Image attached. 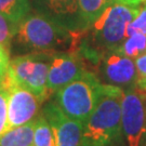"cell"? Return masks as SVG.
Segmentation results:
<instances>
[{
	"label": "cell",
	"instance_id": "cell-1",
	"mask_svg": "<svg viewBox=\"0 0 146 146\" xmlns=\"http://www.w3.org/2000/svg\"><path fill=\"white\" fill-rule=\"evenodd\" d=\"M141 7L111 3L82 33L78 51L84 60L95 65L101 56L116 50L127 39V29Z\"/></svg>",
	"mask_w": 146,
	"mask_h": 146
},
{
	"label": "cell",
	"instance_id": "cell-2",
	"mask_svg": "<svg viewBox=\"0 0 146 146\" xmlns=\"http://www.w3.org/2000/svg\"><path fill=\"white\" fill-rule=\"evenodd\" d=\"M82 33L69 31L38 12L29 13L20 22L10 49L15 48L24 54L77 51Z\"/></svg>",
	"mask_w": 146,
	"mask_h": 146
},
{
	"label": "cell",
	"instance_id": "cell-3",
	"mask_svg": "<svg viewBox=\"0 0 146 146\" xmlns=\"http://www.w3.org/2000/svg\"><path fill=\"white\" fill-rule=\"evenodd\" d=\"M120 88L103 84L98 104L84 123L81 146H119L123 141Z\"/></svg>",
	"mask_w": 146,
	"mask_h": 146
},
{
	"label": "cell",
	"instance_id": "cell-4",
	"mask_svg": "<svg viewBox=\"0 0 146 146\" xmlns=\"http://www.w3.org/2000/svg\"><path fill=\"white\" fill-rule=\"evenodd\" d=\"M103 84L91 70H84L77 79L54 93V102L72 119L84 125L98 104Z\"/></svg>",
	"mask_w": 146,
	"mask_h": 146
},
{
	"label": "cell",
	"instance_id": "cell-5",
	"mask_svg": "<svg viewBox=\"0 0 146 146\" xmlns=\"http://www.w3.org/2000/svg\"><path fill=\"white\" fill-rule=\"evenodd\" d=\"M52 52H31L10 60L7 79L29 90L41 101L49 95L47 89L48 73Z\"/></svg>",
	"mask_w": 146,
	"mask_h": 146
},
{
	"label": "cell",
	"instance_id": "cell-6",
	"mask_svg": "<svg viewBox=\"0 0 146 146\" xmlns=\"http://www.w3.org/2000/svg\"><path fill=\"white\" fill-rule=\"evenodd\" d=\"M121 127L127 146L146 143V95L136 88L123 91L121 101Z\"/></svg>",
	"mask_w": 146,
	"mask_h": 146
},
{
	"label": "cell",
	"instance_id": "cell-7",
	"mask_svg": "<svg viewBox=\"0 0 146 146\" xmlns=\"http://www.w3.org/2000/svg\"><path fill=\"white\" fill-rule=\"evenodd\" d=\"M95 66L98 68L95 75L103 84L114 86L122 91L135 88L137 73L134 58L113 50L104 53Z\"/></svg>",
	"mask_w": 146,
	"mask_h": 146
},
{
	"label": "cell",
	"instance_id": "cell-8",
	"mask_svg": "<svg viewBox=\"0 0 146 146\" xmlns=\"http://www.w3.org/2000/svg\"><path fill=\"white\" fill-rule=\"evenodd\" d=\"M5 84L8 90V121L5 130L7 132L36 119L43 101L29 90L10 82L7 77Z\"/></svg>",
	"mask_w": 146,
	"mask_h": 146
},
{
	"label": "cell",
	"instance_id": "cell-9",
	"mask_svg": "<svg viewBox=\"0 0 146 146\" xmlns=\"http://www.w3.org/2000/svg\"><path fill=\"white\" fill-rule=\"evenodd\" d=\"M84 60L78 51L52 52L47 80L48 93H55L87 70Z\"/></svg>",
	"mask_w": 146,
	"mask_h": 146
},
{
	"label": "cell",
	"instance_id": "cell-10",
	"mask_svg": "<svg viewBox=\"0 0 146 146\" xmlns=\"http://www.w3.org/2000/svg\"><path fill=\"white\" fill-rule=\"evenodd\" d=\"M41 114L50 123L56 146H81L84 125L72 119L54 101L47 102Z\"/></svg>",
	"mask_w": 146,
	"mask_h": 146
},
{
	"label": "cell",
	"instance_id": "cell-11",
	"mask_svg": "<svg viewBox=\"0 0 146 146\" xmlns=\"http://www.w3.org/2000/svg\"><path fill=\"white\" fill-rule=\"evenodd\" d=\"M36 12L51 19L69 31L82 33L78 0H31Z\"/></svg>",
	"mask_w": 146,
	"mask_h": 146
},
{
	"label": "cell",
	"instance_id": "cell-12",
	"mask_svg": "<svg viewBox=\"0 0 146 146\" xmlns=\"http://www.w3.org/2000/svg\"><path fill=\"white\" fill-rule=\"evenodd\" d=\"M35 120L1 134L0 146H33Z\"/></svg>",
	"mask_w": 146,
	"mask_h": 146
},
{
	"label": "cell",
	"instance_id": "cell-13",
	"mask_svg": "<svg viewBox=\"0 0 146 146\" xmlns=\"http://www.w3.org/2000/svg\"><path fill=\"white\" fill-rule=\"evenodd\" d=\"M111 3L113 0H78L79 15L82 23L84 31Z\"/></svg>",
	"mask_w": 146,
	"mask_h": 146
},
{
	"label": "cell",
	"instance_id": "cell-14",
	"mask_svg": "<svg viewBox=\"0 0 146 146\" xmlns=\"http://www.w3.org/2000/svg\"><path fill=\"white\" fill-rule=\"evenodd\" d=\"M31 10V0H0V13L20 24Z\"/></svg>",
	"mask_w": 146,
	"mask_h": 146
},
{
	"label": "cell",
	"instance_id": "cell-15",
	"mask_svg": "<svg viewBox=\"0 0 146 146\" xmlns=\"http://www.w3.org/2000/svg\"><path fill=\"white\" fill-rule=\"evenodd\" d=\"M33 146H56L52 128L42 114L37 116L35 120Z\"/></svg>",
	"mask_w": 146,
	"mask_h": 146
},
{
	"label": "cell",
	"instance_id": "cell-16",
	"mask_svg": "<svg viewBox=\"0 0 146 146\" xmlns=\"http://www.w3.org/2000/svg\"><path fill=\"white\" fill-rule=\"evenodd\" d=\"M117 50L132 58L140 56L146 52V33L129 36Z\"/></svg>",
	"mask_w": 146,
	"mask_h": 146
},
{
	"label": "cell",
	"instance_id": "cell-17",
	"mask_svg": "<svg viewBox=\"0 0 146 146\" xmlns=\"http://www.w3.org/2000/svg\"><path fill=\"white\" fill-rule=\"evenodd\" d=\"M19 24L0 13V44L5 46L9 51L13 38L15 37Z\"/></svg>",
	"mask_w": 146,
	"mask_h": 146
},
{
	"label": "cell",
	"instance_id": "cell-18",
	"mask_svg": "<svg viewBox=\"0 0 146 146\" xmlns=\"http://www.w3.org/2000/svg\"><path fill=\"white\" fill-rule=\"evenodd\" d=\"M7 121H8V90L3 79L0 80V135L5 133Z\"/></svg>",
	"mask_w": 146,
	"mask_h": 146
},
{
	"label": "cell",
	"instance_id": "cell-19",
	"mask_svg": "<svg viewBox=\"0 0 146 146\" xmlns=\"http://www.w3.org/2000/svg\"><path fill=\"white\" fill-rule=\"evenodd\" d=\"M134 61H135L136 73H137L135 88L139 91H143L146 88V52L134 58Z\"/></svg>",
	"mask_w": 146,
	"mask_h": 146
},
{
	"label": "cell",
	"instance_id": "cell-20",
	"mask_svg": "<svg viewBox=\"0 0 146 146\" xmlns=\"http://www.w3.org/2000/svg\"><path fill=\"white\" fill-rule=\"evenodd\" d=\"M10 53H0V80H3L8 73V68L10 64Z\"/></svg>",
	"mask_w": 146,
	"mask_h": 146
},
{
	"label": "cell",
	"instance_id": "cell-21",
	"mask_svg": "<svg viewBox=\"0 0 146 146\" xmlns=\"http://www.w3.org/2000/svg\"><path fill=\"white\" fill-rule=\"evenodd\" d=\"M5 52H9V53H10V51H9V50H8V49L5 47V46L0 44V53H5Z\"/></svg>",
	"mask_w": 146,
	"mask_h": 146
},
{
	"label": "cell",
	"instance_id": "cell-22",
	"mask_svg": "<svg viewBox=\"0 0 146 146\" xmlns=\"http://www.w3.org/2000/svg\"><path fill=\"white\" fill-rule=\"evenodd\" d=\"M141 92H142V93H144V94H145V95H146V88L144 89V90H143V91H141Z\"/></svg>",
	"mask_w": 146,
	"mask_h": 146
},
{
	"label": "cell",
	"instance_id": "cell-23",
	"mask_svg": "<svg viewBox=\"0 0 146 146\" xmlns=\"http://www.w3.org/2000/svg\"><path fill=\"white\" fill-rule=\"evenodd\" d=\"M143 5H144V7H146V0H144V2H143Z\"/></svg>",
	"mask_w": 146,
	"mask_h": 146
}]
</instances>
